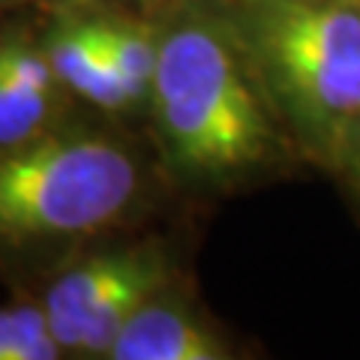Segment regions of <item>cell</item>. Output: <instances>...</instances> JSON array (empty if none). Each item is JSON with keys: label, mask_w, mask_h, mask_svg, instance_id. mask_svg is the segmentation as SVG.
<instances>
[{"label": "cell", "mask_w": 360, "mask_h": 360, "mask_svg": "<svg viewBox=\"0 0 360 360\" xmlns=\"http://www.w3.org/2000/svg\"><path fill=\"white\" fill-rule=\"evenodd\" d=\"M222 4H250V0H222Z\"/></svg>", "instance_id": "cell-11"}, {"label": "cell", "mask_w": 360, "mask_h": 360, "mask_svg": "<svg viewBox=\"0 0 360 360\" xmlns=\"http://www.w3.org/2000/svg\"><path fill=\"white\" fill-rule=\"evenodd\" d=\"M94 27L105 45L108 60L120 72L139 115H148L150 90L160 60V25L117 9H90Z\"/></svg>", "instance_id": "cell-8"}, {"label": "cell", "mask_w": 360, "mask_h": 360, "mask_svg": "<svg viewBox=\"0 0 360 360\" xmlns=\"http://www.w3.org/2000/svg\"><path fill=\"white\" fill-rule=\"evenodd\" d=\"M238 345L180 279L144 300L123 324L108 360H231Z\"/></svg>", "instance_id": "cell-5"}, {"label": "cell", "mask_w": 360, "mask_h": 360, "mask_svg": "<svg viewBox=\"0 0 360 360\" xmlns=\"http://www.w3.org/2000/svg\"><path fill=\"white\" fill-rule=\"evenodd\" d=\"M148 115L184 184L231 186L297 156L219 0L160 25Z\"/></svg>", "instance_id": "cell-1"}, {"label": "cell", "mask_w": 360, "mask_h": 360, "mask_svg": "<svg viewBox=\"0 0 360 360\" xmlns=\"http://www.w3.org/2000/svg\"><path fill=\"white\" fill-rule=\"evenodd\" d=\"M222 6L297 160L330 174L360 120V0Z\"/></svg>", "instance_id": "cell-2"}, {"label": "cell", "mask_w": 360, "mask_h": 360, "mask_svg": "<svg viewBox=\"0 0 360 360\" xmlns=\"http://www.w3.org/2000/svg\"><path fill=\"white\" fill-rule=\"evenodd\" d=\"M148 172L111 129L66 120L0 148V252L94 240L139 210Z\"/></svg>", "instance_id": "cell-3"}, {"label": "cell", "mask_w": 360, "mask_h": 360, "mask_svg": "<svg viewBox=\"0 0 360 360\" xmlns=\"http://www.w3.org/2000/svg\"><path fill=\"white\" fill-rule=\"evenodd\" d=\"M66 357L51 330L49 312L37 300L0 307V360H60Z\"/></svg>", "instance_id": "cell-9"}, {"label": "cell", "mask_w": 360, "mask_h": 360, "mask_svg": "<svg viewBox=\"0 0 360 360\" xmlns=\"http://www.w3.org/2000/svg\"><path fill=\"white\" fill-rule=\"evenodd\" d=\"M174 279L177 267L162 240H117L70 258L39 297L66 357L108 360L132 312Z\"/></svg>", "instance_id": "cell-4"}, {"label": "cell", "mask_w": 360, "mask_h": 360, "mask_svg": "<svg viewBox=\"0 0 360 360\" xmlns=\"http://www.w3.org/2000/svg\"><path fill=\"white\" fill-rule=\"evenodd\" d=\"M78 103L63 87L42 33H0V148H13L72 120Z\"/></svg>", "instance_id": "cell-6"}, {"label": "cell", "mask_w": 360, "mask_h": 360, "mask_svg": "<svg viewBox=\"0 0 360 360\" xmlns=\"http://www.w3.org/2000/svg\"><path fill=\"white\" fill-rule=\"evenodd\" d=\"M330 174L348 189V195H352V201L360 210V120H357V127L352 129V135H348L345 148H342L340 160H336Z\"/></svg>", "instance_id": "cell-10"}, {"label": "cell", "mask_w": 360, "mask_h": 360, "mask_svg": "<svg viewBox=\"0 0 360 360\" xmlns=\"http://www.w3.org/2000/svg\"><path fill=\"white\" fill-rule=\"evenodd\" d=\"M45 51L51 58L54 72L75 103L96 108L108 117H135L132 99L127 94L120 72L108 60L105 45L94 27L90 9L58 15L42 30Z\"/></svg>", "instance_id": "cell-7"}]
</instances>
